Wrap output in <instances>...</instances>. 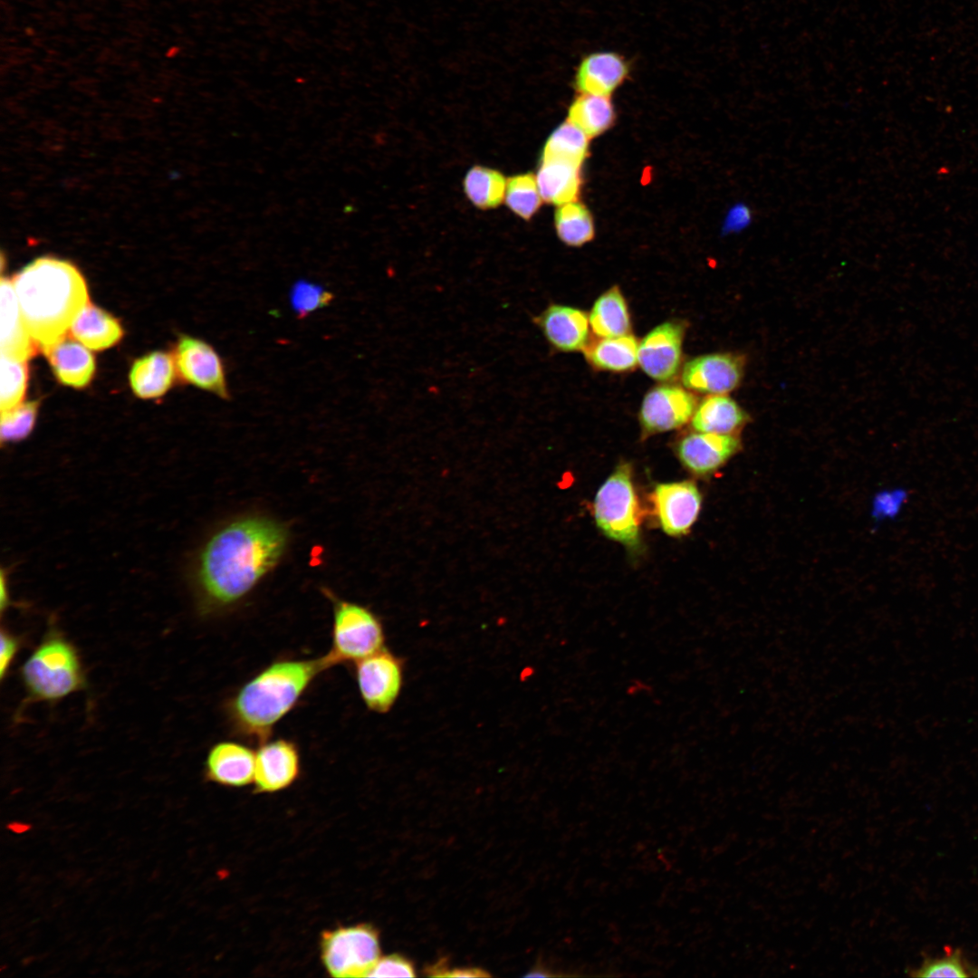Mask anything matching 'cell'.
I'll return each mask as SVG.
<instances>
[{
	"label": "cell",
	"instance_id": "obj_15",
	"mask_svg": "<svg viewBox=\"0 0 978 978\" xmlns=\"http://www.w3.org/2000/svg\"><path fill=\"white\" fill-rule=\"evenodd\" d=\"M255 752L235 741H220L207 752L204 763L206 781L232 788L254 782Z\"/></svg>",
	"mask_w": 978,
	"mask_h": 978
},
{
	"label": "cell",
	"instance_id": "obj_31",
	"mask_svg": "<svg viewBox=\"0 0 978 978\" xmlns=\"http://www.w3.org/2000/svg\"><path fill=\"white\" fill-rule=\"evenodd\" d=\"M504 197L508 207L525 220L533 216L542 203L536 177L529 173L509 177Z\"/></svg>",
	"mask_w": 978,
	"mask_h": 978
},
{
	"label": "cell",
	"instance_id": "obj_26",
	"mask_svg": "<svg viewBox=\"0 0 978 978\" xmlns=\"http://www.w3.org/2000/svg\"><path fill=\"white\" fill-rule=\"evenodd\" d=\"M590 326L599 338L629 334L631 318L627 301L618 286L614 285L594 302L589 314Z\"/></svg>",
	"mask_w": 978,
	"mask_h": 978
},
{
	"label": "cell",
	"instance_id": "obj_28",
	"mask_svg": "<svg viewBox=\"0 0 978 978\" xmlns=\"http://www.w3.org/2000/svg\"><path fill=\"white\" fill-rule=\"evenodd\" d=\"M506 183L507 180L500 172L475 166L465 177L464 189L475 206L488 209L496 207L502 203L505 195Z\"/></svg>",
	"mask_w": 978,
	"mask_h": 978
},
{
	"label": "cell",
	"instance_id": "obj_25",
	"mask_svg": "<svg viewBox=\"0 0 978 978\" xmlns=\"http://www.w3.org/2000/svg\"><path fill=\"white\" fill-rule=\"evenodd\" d=\"M589 341L582 350L594 368L611 372L632 370L638 364V341L629 333Z\"/></svg>",
	"mask_w": 978,
	"mask_h": 978
},
{
	"label": "cell",
	"instance_id": "obj_38",
	"mask_svg": "<svg viewBox=\"0 0 978 978\" xmlns=\"http://www.w3.org/2000/svg\"><path fill=\"white\" fill-rule=\"evenodd\" d=\"M753 212L750 206L738 201L728 209L722 225L724 235L739 234L747 230L753 222Z\"/></svg>",
	"mask_w": 978,
	"mask_h": 978
},
{
	"label": "cell",
	"instance_id": "obj_20",
	"mask_svg": "<svg viewBox=\"0 0 978 978\" xmlns=\"http://www.w3.org/2000/svg\"><path fill=\"white\" fill-rule=\"evenodd\" d=\"M57 379L76 388L87 386L95 371V360L81 342L65 339L42 350Z\"/></svg>",
	"mask_w": 978,
	"mask_h": 978
},
{
	"label": "cell",
	"instance_id": "obj_27",
	"mask_svg": "<svg viewBox=\"0 0 978 978\" xmlns=\"http://www.w3.org/2000/svg\"><path fill=\"white\" fill-rule=\"evenodd\" d=\"M568 120L588 137H596L611 127L615 112L608 96L582 93L571 103Z\"/></svg>",
	"mask_w": 978,
	"mask_h": 978
},
{
	"label": "cell",
	"instance_id": "obj_14",
	"mask_svg": "<svg viewBox=\"0 0 978 978\" xmlns=\"http://www.w3.org/2000/svg\"><path fill=\"white\" fill-rule=\"evenodd\" d=\"M652 502L663 532L677 537L687 534L696 521L702 495L692 481L661 483L653 490Z\"/></svg>",
	"mask_w": 978,
	"mask_h": 978
},
{
	"label": "cell",
	"instance_id": "obj_32",
	"mask_svg": "<svg viewBox=\"0 0 978 978\" xmlns=\"http://www.w3.org/2000/svg\"><path fill=\"white\" fill-rule=\"evenodd\" d=\"M27 385L25 361L12 360L1 355V412L10 410L21 404Z\"/></svg>",
	"mask_w": 978,
	"mask_h": 978
},
{
	"label": "cell",
	"instance_id": "obj_36",
	"mask_svg": "<svg viewBox=\"0 0 978 978\" xmlns=\"http://www.w3.org/2000/svg\"><path fill=\"white\" fill-rule=\"evenodd\" d=\"M908 499V493L902 488L883 491L874 503V513L880 519H892L899 514Z\"/></svg>",
	"mask_w": 978,
	"mask_h": 978
},
{
	"label": "cell",
	"instance_id": "obj_3",
	"mask_svg": "<svg viewBox=\"0 0 978 978\" xmlns=\"http://www.w3.org/2000/svg\"><path fill=\"white\" fill-rule=\"evenodd\" d=\"M12 283L26 329L42 350L65 337L89 301L80 271L70 262L51 256L27 264Z\"/></svg>",
	"mask_w": 978,
	"mask_h": 978
},
{
	"label": "cell",
	"instance_id": "obj_12",
	"mask_svg": "<svg viewBox=\"0 0 978 978\" xmlns=\"http://www.w3.org/2000/svg\"><path fill=\"white\" fill-rule=\"evenodd\" d=\"M301 773L297 744L285 738L267 739L255 751L254 791L274 793L289 788Z\"/></svg>",
	"mask_w": 978,
	"mask_h": 978
},
{
	"label": "cell",
	"instance_id": "obj_8",
	"mask_svg": "<svg viewBox=\"0 0 978 978\" xmlns=\"http://www.w3.org/2000/svg\"><path fill=\"white\" fill-rule=\"evenodd\" d=\"M354 664L358 689L366 706L376 713L388 711L401 688L399 660L382 647Z\"/></svg>",
	"mask_w": 978,
	"mask_h": 978
},
{
	"label": "cell",
	"instance_id": "obj_41",
	"mask_svg": "<svg viewBox=\"0 0 978 978\" xmlns=\"http://www.w3.org/2000/svg\"><path fill=\"white\" fill-rule=\"evenodd\" d=\"M651 686L640 679L631 680L628 683L626 692L628 695L634 696L639 694H647L651 691Z\"/></svg>",
	"mask_w": 978,
	"mask_h": 978
},
{
	"label": "cell",
	"instance_id": "obj_37",
	"mask_svg": "<svg viewBox=\"0 0 978 978\" xmlns=\"http://www.w3.org/2000/svg\"><path fill=\"white\" fill-rule=\"evenodd\" d=\"M415 970L412 964L399 955H388L379 958L369 972L367 977H413Z\"/></svg>",
	"mask_w": 978,
	"mask_h": 978
},
{
	"label": "cell",
	"instance_id": "obj_17",
	"mask_svg": "<svg viewBox=\"0 0 978 978\" xmlns=\"http://www.w3.org/2000/svg\"><path fill=\"white\" fill-rule=\"evenodd\" d=\"M734 435L695 432L684 436L676 446V455L690 472L706 475L724 465L740 449Z\"/></svg>",
	"mask_w": 978,
	"mask_h": 978
},
{
	"label": "cell",
	"instance_id": "obj_40",
	"mask_svg": "<svg viewBox=\"0 0 978 978\" xmlns=\"http://www.w3.org/2000/svg\"><path fill=\"white\" fill-rule=\"evenodd\" d=\"M432 975H434V976H443V977H485V976H489V974L486 973L484 970H480V969H477V968H458V969H454V970H450V971L449 970L448 971H444V970H435L434 969V973Z\"/></svg>",
	"mask_w": 978,
	"mask_h": 978
},
{
	"label": "cell",
	"instance_id": "obj_29",
	"mask_svg": "<svg viewBox=\"0 0 978 978\" xmlns=\"http://www.w3.org/2000/svg\"><path fill=\"white\" fill-rule=\"evenodd\" d=\"M588 151V136L568 120L551 133L545 143L542 158H556L581 166Z\"/></svg>",
	"mask_w": 978,
	"mask_h": 978
},
{
	"label": "cell",
	"instance_id": "obj_10",
	"mask_svg": "<svg viewBox=\"0 0 978 978\" xmlns=\"http://www.w3.org/2000/svg\"><path fill=\"white\" fill-rule=\"evenodd\" d=\"M175 363L181 378L203 390L228 399L229 390L223 360L207 342L181 336L175 350Z\"/></svg>",
	"mask_w": 978,
	"mask_h": 978
},
{
	"label": "cell",
	"instance_id": "obj_1",
	"mask_svg": "<svg viewBox=\"0 0 978 978\" xmlns=\"http://www.w3.org/2000/svg\"><path fill=\"white\" fill-rule=\"evenodd\" d=\"M287 541L283 525L265 517H244L218 530L197 561L201 609L218 612L240 602L279 562Z\"/></svg>",
	"mask_w": 978,
	"mask_h": 978
},
{
	"label": "cell",
	"instance_id": "obj_9",
	"mask_svg": "<svg viewBox=\"0 0 978 978\" xmlns=\"http://www.w3.org/2000/svg\"><path fill=\"white\" fill-rule=\"evenodd\" d=\"M697 406L695 395L677 385L662 384L649 389L640 406L643 436L676 429L691 420Z\"/></svg>",
	"mask_w": 978,
	"mask_h": 978
},
{
	"label": "cell",
	"instance_id": "obj_5",
	"mask_svg": "<svg viewBox=\"0 0 978 978\" xmlns=\"http://www.w3.org/2000/svg\"><path fill=\"white\" fill-rule=\"evenodd\" d=\"M593 514L597 527L606 537L632 551L639 548L641 510L630 464L618 465L599 486Z\"/></svg>",
	"mask_w": 978,
	"mask_h": 978
},
{
	"label": "cell",
	"instance_id": "obj_7",
	"mask_svg": "<svg viewBox=\"0 0 978 978\" xmlns=\"http://www.w3.org/2000/svg\"><path fill=\"white\" fill-rule=\"evenodd\" d=\"M320 948L326 971L336 978L367 977L380 954L379 934L368 924L325 930Z\"/></svg>",
	"mask_w": 978,
	"mask_h": 978
},
{
	"label": "cell",
	"instance_id": "obj_6",
	"mask_svg": "<svg viewBox=\"0 0 978 978\" xmlns=\"http://www.w3.org/2000/svg\"><path fill=\"white\" fill-rule=\"evenodd\" d=\"M332 604L331 643L325 654L331 666L364 658L382 648L383 628L369 609L326 591Z\"/></svg>",
	"mask_w": 978,
	"mask_h": 978
},
{
	"label": "cell",
	"instance_id": "obj_4",
	"mask_svg": "<svg viewBox=\"0 0 978 978\" xmlns=\"http://www.w3.org/2000/svg\"><path fill=\"white\" fill-rule=\"evenodd\" d=\"M26 701L55 703L87 686L76 647L50 627L20 668Z\"/></svg>",
	"mask_w": 978,
	"mask_h": 978
},
{
	"label": "cell",
	"instance_id": "obj_18",
	"mask_svg": "<svg viewBox=\"0 0 978 978\" xmlns=\"http://www.w3.org/2000/svg\"><path fill=\"white\" fill-rule=\"evenodd\" d=\"M628 72V62L618 53H591L578 67L575 86L582 93L609 96L622 84Z\"/></svg>",
	"mask_w": 978,
	"mask_h": 978
},
{
	"label": "cell",
	"instance_id": "obj_30",
	"mask_svg": "<svg viewBox=\"0 0 978 978\" xmlns=\"http://www.w3.org/2000/svg\"><path fill=\"white\" fill-rule=\"evenodd\" d=\"M555 227L559 238L570 246H580L594 236L590 211L575 201L559 206L555 213Z\"/></svg>",
	"mask_w": 978,
	"mask_h": 978
},
{
	"label": "cell",
	"instance_id": "obj_24",
	"mask_svg": "<svg viewBox=\"0 0 978 978\" xmlns=\"http://www.w3.org/2000/svg\"><path fill=\"white\" fill-rule=\"evenodd\" d=\"M70 330L74 339L94 350L115 345L123 334L114 317L89 302L74 319Z\"/></svg>",
	"mask_w": 978,
	"mask_h": 978
},
{
	"label": "cell",
	"instance_id": "obj_16",
	"mask_svg": "<svg viewBox=\"0 0 978 978\" xmlns=\"http://www.w3.org/2000/svg\"><path fill=\"white\" fill-rule=\"evenodd\" d=\"M533 321L557 350H583L590 341L589 315L579 308L551 303Z\"/></svg>",
	"mask_w": 978,
	"mask_h": 978
},
{
	"label": "cell",
	"instance_id": "obj_13",
	"mask_svg": "<svg viewBox=\"0 0 978 978\" xmlns=\"http://www.w3.org/2000/svg\"><path fill=\"white\" fill-rule=\"evenodd\" d=\"M744 359L733 353H710L689 360L682 368L683 386L691 391L716 395L735 389L743 376Z\"/></svg>",
	"mask_w": 978,
	"mask_h": 978
},
{
	"label": "cell",
	"instance_id": "obj_11",
	"mask_svg": "<svg viewBox=\"0 0 978 978\" xmlns=\"http://www.w3.org/2000/svg\"><path fill=\"white\" fill-rule=\"evenodd\" d=\"M686 326L667 321L653 328L638 342V360L642 370L657 381L675 378L681 367Z\"/></svg>",
	"mask_w": 978,
	"mask_h": 978
},
{
	"label": "cell",
	"instance_id": "obj_2",
	"mask_svg": "<svg viewBox=\"0 0 978 978\" xmlns=\"http://www.w3.org/2000/svg\"><path fill=\"white\" fill-rule=\"evenodd\" d=\"M331 667L325 655L274 660L253 676L225 704L232 730L261 743L298 704L317 676Z\"/></svg>",
	"mask_w": 978,
	"mask_h": 978
},
{
	"label": "cell",
	"instance_id": "obj_21",
	"mask_svg": "<svg viewBox=\"0 0 978 978\" xmlns=\"http://www.w3.org/2000/svg\"><path fill=\"white\" fill-rule=\"evenodd\" d=\"M747 420L746 412L733 398L716 394L697 404L691 426L696 432L734 435Z\"/></svg>",
	"mask_w": 978,
	"mask_h": 978
},
{
	"label": "cell",
	"instance_id": "obj_34",
	"mask_svg": "<svg viewBox=\"0 0 978 978\" xmlns=\"http://www.w3.org/2000/svg\"><path fill=\"white\" fill-rule=\"evenodd\" d=\"M38 401H27L1 412L0 436L2 443L17 442L25 438L34 428Z\"/></svg>",
	"mask_w": 978,
	"mask_h": 978
},
{
	"label": "cell",
	"instance_id": "obj_35",
	"mask_svg": "<svg viewBox=\"0 0 978 978\" xmlns=\"http://www.w3.org/2000/svg\"><path fill=\"white\" fill-rule=\"evenodd\" d=\"M913 975L917 977L968 976L958 952L942 958L927 960L919 969L915 971Z\"/></svg>",
	"mask_w": 978,
	"mask_h": 978
},
{
	"label": "cell",
	"instance_id": "obj_43",
	"mask_svg": "<svg viewBox=\"0 0 978 978\" xmlns=\"http://www.w3.org/2000/svg\"><path fill=\"white\" fill-rule=\"evenodd\" d=\"M976 975H978V973Z\"/></svg>",
	"mask_w": 978,
	"mask_h": 978
},
{
	"label": "cell",
	"instance_id": "obj_19",
	"mask_svg": "<svg viewBox=\"0 0 978 978\" xmlns=\"http://www.w3.org/2000/svg\"><path fill=\"white\" fill-rule=\"evenodd\" d=\"M1 300V355L26 361L34 354L35 343L24 324L12 281L2 278Z\"/></svg>",
	"mask_w": 978,
	"mask_h": 978
},
{
	"label": "cell",
	"instance_id": "obj_39",
	"mask_svg": "<svg viewBox=\"0 0 978 978\" xmlns=\"http://www.w3.org/2000/svg\"><path fill=\"white\" fill-rule=\"evenodd\" d=\"M23 645L22 638L7 629L1 630L0 676L3 681Z\"/></svg>",
	"mask_w": 978,
	"mask_h": 978
},
{
	"label": "cell",
	"instance_id": "obj_22",
	"mask_svg": "<svg viewBox=\"0 0 978 978\" xmlns=\"http://www.w3.org/2000/svg\"><path fill=\"white\" fill-rule=\"evenodd\" d=\"M536 181L546 203L560 206L574 202L581 183L580 166L556 158H542Z\"/></svg>",
	"mask_w": 978,
	"mask_h": 978
},
{
	"label": "cell",
	"instance_id": "obj_23",
	"mask_svg": "<svg viewBox=\"0 0 978 978\" xmlns=\"http://www.w3.org/2000/svg\"><path fill=\"white\" fill-rule=\"evenodd\" d=\"M174 376L173 359L165 352L155 351L133 363L129 372V383L137 397L155 398L169 389Z\"/></svg>",
	"mask_w": 978,
	"mask_h": 978
},
{
	"label": "cell",
	"instance_id": "obj_33",
	"mask_svg": "<svg viewBox=\"0 0 978 978\" xmlns=\"http://www.w3.org/2000/svg\"><path fill=\"white\" fill-rule=\"evenodd\" d=\"M333 298L332 292L324 286L307 279L297 280L289 293L291 308L298 319L326 307Z\"/></svg>",
	"mask_w": 978,
	"mask_h": 978
},
{
	"label": "cell",
	"instance_id": "obj_42",
	"mask_svg": "<svg viewBox=\"0 0 978 978\" xmlns=\"http://www.w3.org/2000/svg\"><path fill=\"white\" fill-rule=\"evenodd\" d=\"M9 828L13 831L20 833V832H24V831L27 830L28 829V825H24V824H21V823H13V824L9 825Z\"/></svg>",
	"mask_w": 978,
	"mask_h": 978
}]
</instances>
